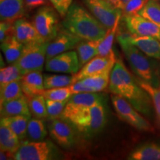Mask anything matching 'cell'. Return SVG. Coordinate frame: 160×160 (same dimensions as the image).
<instances>
[{"instance_id": "3", "label": "cell", "mask_w": 160, "mask_h": 160, "mask_svg": "<svg viewBox=\"0 0 160 160\" xmlns=\"http://www.w3.org/2000/svg\"><path fill=\"white\" fill-rule=\"evenodd\" d=\"M117 41L122 50L129 65L139 77L146 82L155 87L160 86V77L157 64L153 60L148 57L142 51L126 39L123 33L117 36Z\"/></svg>"}, {"instance_id": "30", "label": "cell", "mask_w": 160, "mask_h": 160, "mask_svg": "<svg viewBox=\"0 0 160 160\" xmlns=\"http://www.w3.org/2000/svg\"><path fill=\"white\" fill-rule=\"evenodd\" d=\"M121 18L117 19L113 27L108 30L107 33L99 44V48H98V56L105 57V56L110 55L113 52L112 48H113V41H114L116 33H117V29Z\"/></svg>"}, {"instance_id": "17", "label": "cell", "mask_w": 160, "mask_h": 160, "mask_svg": "<svg viewBox=\"0 0 160 160\" xmlns=\"http://www.w3.org/2000/svg\"><path fill=\"white\" fill-rule=\"evenodd\" d=\"M13 26L16 37L24 45L45 42L40 36L34 25L25 19L20 18L16 20L13 22Z\"/></svg>"}, {"instance_id": "14", "label": "cell", "mask_w": 160, "mask_h": 160, "mask_svg": "<svg viewBox=\"0 0 160 160\" xmlns=\"http://www.w3.org/2000/svg\"><path fill=\"white\" fill-rule=\"evenodd\" d=\"M82 40L63 28V30H59L54 39L48 42L46 51V60L59 53L74 49Z\"/></svg>"}, {"instance_id": "6", "label": "cell", "mask_w": 160, "mask_h": 160, "mask_svg": "<svg viewBox=\"0 0 160 160\" xmlns=\"http://www.w3.org/2000/svg\"><path fill=\"white\" fill-rule=\"evenodd\" d=\"M48 44V42H42L25 45L21 56L14 63L22 75L32 71H43Z\"/></svg>"}, {"instance_id": "12", "label": "cell", "mask_w": 160, "mask_h": 160, "mask_svg": "<svg viewBox=\"0 0 160 160\" xmlns=\"http://www.w3.org/2000/svg\"><path fill=\"white\" fill-rule=\"evenodd\" d=\"M48 125L50 136L58 145L64 148H71L76 142L73 126L61 118L50 120Z\"/></svg>"}, {"instance_id": "27", "label": "cell", "mask_w": 160, "mask_h": 160, "mask_svg": "<svg viewBox=\"0 0 160 160\" xmlns=\"http://www.w3.org/2000/svg\"><path fill=\"white\" fill-rule=\"evenodd\" d=\"M48 131L42 119L31 118L28 123L27 138L29 141H43L47 136Z\"/></svg>"}, {"instance_id": "5", "label": "cell", "mask_w": 160, "mask_h": 160, "mask_svg": "<svg viewBox=\"0 0 160 160\" xmlns=\"http://www.w3.org/2000/svg\"><path fill=\"white\" fill-rule=\"evenodd\" d=\"M62 159L59 151L48 141H22L13 154L15 160H52Z\"/></svg>"}, {"instance_id": "45", "label": "cell", "mask_w": 160, "mask_h": 160, "mask_svg": "<svg viewBox=\"0 0 160 160\" xmlns=\"http://www.w3.org/2000/svg\"><path fill=\"white\" fill-rule=\"evenodd\" d=\"M159 2H160V0H159Z\"/></svg>"}, {"instance_id": "37", "label": "cell", "mask_w": 160, "mask_h": 160, "mask_svg": "<svg viewBox=\"0 0 160 160\" xmlns=\"http://www.w3.org/2000/svg\"><path fill=\"white\" fill-rule=\"evenodd\" d=\"M148 2V0H130L122 10V15L130 16L137 14L145 7Z\"/></svg>"}, {"instance_id": "42", "label": "cell", "mask_w": 160, "mask_h": 160, "mask_svg": "<svg viewBox=\"0 0 160 160\" xmlns=\"http://www.w3.org/2000/svg\"><path fill=\"white\" fill-rule=\"evenodd\" d=\"M130 0H113L111 2V3L113 4V5L115 6L116 8H119L120 10H122L124 8V7L126 5Z\"/></svg>"}, {"instance_id": "1", "label": "cell", "mask_w": 160, "mask_h": 160, "mask_svg": "<svg viewBox=\"0 0 160 160\" xmlns=\"http://www.w3.org/2000/svg\"><path fill=\"white\" fill-rule=\"evenodd\" d=\"M108 89L111 93L129 102L139 113L150 119L153 117L154 108L151 97L120 59H117L111 71Z\"/></svg>"}, {"instance_id": "21", "label": "cell", "mask_w": 160, "mask_h": 160, "mask_svg": "<svg viewBox=\"0 0 160 160\" xmlns=\"http://www.w3.org/2000/svg\"><path fill=\"white\" fill-rule=\"evenodd\" d=\"M31 118L27 116L1 117L0 125H5L11 129L21 141H24L25 138H27L28 123Z\"/></svg>"}, {"instance_id": "4", "label": "cell", "mask_w": 160, "mask_h": 160, "mask_svg": "<svg viewBox=\"0 0 160 160\" xmlns=\"http://www.w3.org/2000/svg\"><path fill=\"white\" fill-rule=\"evenodd\" d=\"M104 104H96L83 110L68 122L87 137H91L98 134L107 123V111Z\"/></svg>"}, {"instance_id": "19", "label": "cell", "mask_w": 160, "mask_h": 160, "mask_svg": "<svg viewBox=\"0 0 160 160\" xmlns=\"http://www.w3.org/2000/svg\"><path fill=\"white\" fill-rule=\"evenodd\" d=\"M24 0H0L1 21L14 22L25 13Z\"/></svg>"}, {"instance_id": "36", "label": "cell", "mask_w": 160, "mask_h": 160, "mask_svg": "<svg viewBox=\"0 0 160 160\" xmlns=\"http://www.w3.org/2000/svg\"><path fill=\"white\" fill-rule=\"evenodd\" d=\"M68 101V100H66V101H54V100L46 99L48 119L49 120H53L61 118Z\"/></svg>"}, {"instance_id": "32", "label": "cell", "mask_w": 160, "mask_h": 160, "mask_svg": "<svg viewBox=\"0 0 160 160\" xmlns=\"http://www.w3.org/2000/svg\"><path fill=\"white\" fill-rule=\"evenodd\" d=\"M139 14L160 28V2L159 0H148Z\"/></svg>"}, {"instance_id": "2", "label": "cell", "mask_w": 160, "mask_h": 160, "mask_svg": "<svg viewBox=\"0 0 160 160\" xmlns=\"http://www.w3.org/2000/svg\"><path fill=\"white\" fill-rule=\"evenodd\" d=\"M63 28L83 40L103 39L108 29L82 6L75 2L70 8L62 22Z\"/></svg>"}, {"instance_id": "41", "label": "cell", "mask_w": 160, "mask_h": 160, "mask_svg": "<svg viewBox=\"0 0 160 160\" xmlns=\"http://www.w3.org/2000/svg\"><path fill=\"white\" fill-rule=\"evenodd\" d=\"M48 3V0H24L25 10H28V11H31L37 8L47 5Z\"/></svg>"}, {"instance_id": "8", "label": "cell", "mask_w": 160, "mask_h": 160, "mask_svg": "<svg viewBox=\"0 0 160 160\" xmlns=\"http://www.w3.org/2000/svg\"><path fill=\"white\" fill-rule=\"evenodd\" d=\"M33 24L45 42L54 39L59 31L57 13L48 5L39 8L33 17Z\"/></svg>"}, {"instance_id": "22", "label": "cell", "mask_w": 160, "mask_h": 160, "mask_svg": "<svg viewBox=\"0 0 160 160\" xmlns=\"http://www.w3.org/2000/svg\"><path fill=\"white\" fill-rule=\"evenodd\" d=\"M128 159L160 160V145L150 142L139 145L130 153Z\"/></svg>"}, {"instance_id": "31", "label": "cell", "mask_w": 160, "mask_h": 160, "mask_svg": "<svg viewBox=\"0 0 160 160\" xmlns=\"http://www.w3.org/2000/svg\"><path fill=\"white\" fill-rule=\"evenodd\" d=\"M43 77L45 89L68 87L73 83V75L45 74Z\"/></svg>"}, {"instance_id": "43", "label": "cell", "mask_w": 160, "mask_h": 160, "mask_svg": "<svg viewBox=\"0 0 160 160\" xmlns=\"http://www.w3.org/2000/svg\"><path fill=\"white\" fill-rule=\"evenodd\" d=\"M0 159L1 160H8L13 159V154L8 151H1L0 152Z\"/></svg>"}, {"instance_id": "16", "label": "cell", "mask_w": 160, "mask_h": 160, "mask_svg": "<svg viewBox=\"0 0 160 160\" xmlns=\"http://www.w3.org/2000/svg\"><path fill=\"white\" fill-rule=\"evenodd\" d=\"M123 34L129 42L138 48L148 57L160 60V41L157 38L127 33H123Z\"/></svg>"}, {"instance_id": "11", "label": "cell", "mask_w": 160, "mask_h": 160, "mask_svg": "<svg viewBox=\"0 0 160 160\" xmlns=\"http://www.w3.org/2000/svg\"><path fill=\"white\" fill-rule=\"evenodd\" d=\"M81 68L77 52L66 51L46 60L45 70L53 73H70L74 75Z\"/></svg>"}, {"instance_id": "29", "label": "cell", "mask_w": 160, "mask_h": 160, "mask_svg": "<svg viewBox=\"0 0 160 160\" xmlns=\"http://www.w3.org/2000/svg\"><path fill=\"white\" fill-rule=\"evenodd\" d=\"M31 115L37 119H44L48 118L46 99L41 94H37L28 98Z\"/></svg>"}, {"instance_id": "39", "label": "cell", "mask_w": 160, "mask_h": 160, "mask_svg": "<svg viewBox=\"0 0 160 160\" xmlns=\"http://www.w3.org/2000/svg\"><path fill=\"white\" fill-rule=\"evenodd\" d=\"M15 35L13 22L1 21L0 23V42H3L8 38Z\"/></svg>"}, {"instance_id": "28", "label": "cell", "mask_w": 160, "mask_h": 160, "mask_svg": "<svg viewBox=\"0 0 160 160\" xmlns=\"http://www.w3.org/2000/svg\"><path fill=\"white\" fill-rule=\"evenodd\" d=\"M24 95L21 80L11 82L0 88V102L11 101Z\"/></svg>"}, {"instance_id": "10", "label": "cell", "mask_w": 160, "mask_h": 160, "mask_svg": "<svg viewBox=\"0 0 160 160\" xmlns=\"http://www.w3.org/2000/svg\"><path fill=\"white\" fill-rule=\"evenodd\" d=\"M86 7L96 19L108 30L113 27L122 12L106 0H82Z\"/></svg>"}, {"instance_id": "9", "label": "cell", "mask_w": 160, "mask_h": 160, "mask_svg": "<svg viewBox=\"0 0 160 160\" xmlns=\"http://www.w3.org/2000/svg\"><path fill=\"white\" fill-rule=\"evenodd\" d=\"M105 96L98 92H85L72 94L68 101L61 119L69 122L77 113L98 103L104 102Z\"/></svg>"}, {"instance_id": "35", "label": "cell", "mask_w": 160, "mask_h": 160, "mask_svg": "<svg viewBox=\"0 0 160 160\" xmlns=\"http://www.w3.org/2000/svg\"><path fill=\"white\" fill-rule=\"evenodd\" d=\"M46 99L54 100V101H66L72 96V93L69 87L55 88L45 89L40 93Z\"/></svg>"}, {"instance_id": "44", "label": "cell", "mask_w": 160, "mask_h": 160, "mask_svg": "<svg viewBox=\"0 0 160 160\" xmlns=\"http://www.w3.org/2000/svg\"><path fill=\"white\" fill-rule=\"evenodd\" d=\"M106 1H108V2H111H111H112V1H113V0H106Z\"/></svg>"}, {"instance_id": "20", "label": "cell", "mask_w": 160, "mask_h": 160, "mask_svg": "<svg viewBox=\"0 0 160 160\" xmlns=\"http://www.w3.org/2000/svg\"><path fill=\"white\" fill-rule=\"evenodd\" d=\"M24 94L28 98L40 94L45 90L44 77L42 71H35L22 76L21 79Z\"/></svg>"}, {"instance_id": "7", "label": "cell", "mask_w": 160, "mask_h": 160, "mask_svg": "<svg viewBox=\"0 0 160 160\" xmlns=\"http://www.w3.org/2000/svg\"><path fill=\"white\" fill-rule=\"evenodd\" d=\"M111 101L118 117L140 131H153V128L147 119L123 97L112 94Z\"/></svg>"}, {"instance_id": "40", "label": "cell", "mask_w": 160, "mask_h": 160, "mask_svg": "<svg viewBox=\"0 0 160 160\" xmlns=\"http://www.w3.org/2000/svg\"><path fill=\"white\" fill-rule=\"evenodd\" d=\"M68 87L70 90H71L72 94L79 93H85V92H95L93 89L90 88L84 85L81 81L76 82L71 84Z\"/></svg>"}, {"instance_id": "26", "label": "cell", "mask_w": 160, "mask_h": 160, "mask_svg": "<svg viewBox=\"0 0 160 160\" xmlns=\"http://www.w3.org/2000/svg\"><path fill=\"white\" fill-rule=\"evenodd\" d=\"M112 69L108 70L99 74L85 78L79 81H81L87 87L93 89L95 92L103 91L109 85Z\"/></svg>"}, {"instance_id": "34", "label": "cell", "mask_w": 160, "mask_h": 160, "mask_svg": "<svg viewBox=\"0 0 160 160\" xmlns=\"http://www.w3.org/2000/svg\"><path fill=\"white\" fill-rule=\"evenodd\" d=\"M22 76V73L15 64H11L8 67H2L0 70V88L11 82L21 80Z\"/></svg>"}, {"instance_id": "18", "label": "cell", "mask_w": 160, "mask_h": 160, "mask_svg": "<svg viewBox=\"0 0 160 160\" xmlns=\"http://www.w3.org/2000/svg\"><path fill=\"white\" fill-rule=\"evenodd\" d=\"M1 117L27 116L31 117L28 97L24 94L17 99L5 102L0 105Z\"/></svg>"}, {"instance_id": "33", "label": "cell", "mask_w": 160, "mask_h": 160, "mask_svg": "<svg viewBox=\"0 0 160 160\" xmlns=\"http://www.w3.org/2000/svg\"><path fill=\"white\" fill-rule=\"evenodd\" d=\"M137 80L142 88L148 93L151 98L157 117V122L160 127V87H155L139 78H137Z\"/></svg>"}, {"instance_id": "25", "label": "cell", "mask_w": 160, "mask_h": 160, "mask_svg": "<svg viewBox=\"0 0 160 160\" xmlns=\"http://www.w3.org/2000/svg\"><path fill=\"white\" fill-rule=\"evenodd\" d=\"M21 140L11 129L0 125V149L14 154L21 146Z\"/></svg>"}, {"instance_id": "13", "label": "cell", "mask_w": 160, "mask_h": 160, "mask_svg": "<svg viewBox=\"0 0 160 160\" xmlns=\"http://www.w3.org/2000/svg\"><path fill=\"white\" fill-rule=\"evenodd\" d=\"M117 59L114 52L108 56H97L81 68L79 72L73 75V83L85 78L99 74L109 69L113 68Z\"/></svg>"}, {"instance_id": "46", "label": "cell", "mask_w": 160, "mask_h": 160, "mask_svg": "<svg viewBox=\"0 0 160 160\" xmlns=\"http://www.w3.org/2000/svg\"><path fill=\"white\" fill-rule=\"evenodd\" d=\"M159 87H160V86H159Z\"/></svg>"}, {"instance_id": "38", "label": "cell", "mask_w": 160, "mask_h": 160, "mask_svg": "<svg viewBox=\"0 0 160 160\" xmlns=\"http://www.w3.org/2000/svg\"><path fill=\"white\" fill-rule=\"evenodd\" d=\"M54 9L61 17H65L72 4L73 0H50Z\"/></svg>"}, {"instance_id": "24", "label": "cell", "mask_w": 160, "mask_h": 160, "mask_svg": "<svg viewBox=\"0 0 160 160\" xmlns=\"http://www.w3.org/2000/svg\"><path fill=\"white\" fill-rule=\"evenodd\" d=\"M102 40H82L80 42L77 47L80 67H83L90 60L98 56V48Z\"/></svg>"}, {"instance_id": "15", "label": "cell", "mask_w": 160, "mask_h": 160, "mask_svg": "<svg viewBox=\"0 0 160 160\" xmlns=\"http://www.w3.org/2000/svg\"><path fill=\"white\" fill-rule=\"evenodd\" d=\"M126 27L130 33L137 36H148L160 41V28L150 20L139 15L123 16Z\"/></svg>"}, {"instance_id": "23", "label": "cell", "mask_w": 160, "mask_h": 160, "mask_svg": "<svg viewBox=\"0 0 160 160\" xmlns=\"http://www.w3.org/2000/svg\"><path fill=\"white\" fill-rule=\"evenodd\" d=\"M24 46L25 45L20 42L15 35L8 38L1 43V49L8 63L10 65L14 64L19 59L22 53Z\"/></svg>"}]
</instances>
